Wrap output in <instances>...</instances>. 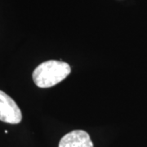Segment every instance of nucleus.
<instances>
[{
  "instance_id": "f03ea898",
  "label": "nucleus",
  "mask_w": 147,
  "mask_h": 147,
  "mask_svg": "<svg viewBox=\"0 0 147 147\" xmlns=\"http://www.w3.org/2000/svg\"><path fill=\"white\" fill-rule=\"evenodd\" d=\"M22 120V114L15 100L0 90V121L17 124Z\"/></svg>"
},
{
  "instance_id": "7ed1b4c3",
  "label": "nucleus",
  "mask_w": 147,
  "mask_h": 147,
  "mask_svg": "<svg viewBox=\"0 0 147 147\" xmlns=\"http://www.w3.org/2000/svg\"><path fill=\"white\" fill-rule=\"evenodd\" d=\"M58 147H93V143L88 132L74 130L61 139Z\"/></svg>"
},
{
  "instance_id": "f257e3e1",
  "label": "nucleus",
  "mask_w": 147,
  "mask_h": 147,
  "mask_svg": "<svg viewBox=\"0 0 147 147\" xmlns=\"http://www.w3.org/2000/svg\"><path fill=\"white\" fill-rule=\"evenodd\" d=\"M71 72L69 65L60 61H47L38 65L33 72V80L38 88H47L59 84Z\"/></svg>"
}]
</instances>
